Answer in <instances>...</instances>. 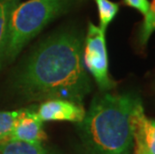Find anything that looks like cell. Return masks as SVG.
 Masks as SVG:
<instances>
[{"label":"cell","instance_id":"cell-7","mask_svg":"<svg viewBox=\"0 0 155 154\" xmlns=\"http://www.w3.org/2000/svg\"><path fill=\"white\" fill-rule=\"evenodd\" d=\"M42 121H69L81 123L85 117L82 104L65 99H49L43 101L37 109Z\"/></svg>","mask_w":155,"mask_h":154},{"label":"cell","instance_id":"cell-4","mask_svg":"<svg viewBox=\"0 0 155 154\" xmlns=\"http://www.w3.org/2000/svg\"><path fill=\"white\" fill-rule=\"evenodd\" d=\"M83 58L87 69L102 91L110 90L116 83L112 80L108 70V55L105 31L89 22L85 38Z\"/></svg>","mask_w":155,"mask_h":154},{"label":"cell","instance_id":"cell-2","mask_svg":"<svg viewBox=\"0 0 155 154\" xmlns=\"http://www.w3.org/2000/svg\"><path fill=\"white\" fill-rule=\"evenodd\" d=\"M137 96L103 93L93 98L80 130L88 149L96 154H130V117Z\"/></svg>","mask_w":155,"mask_h":154},{"label":"cell","instance_id":"cell-10","mask_svg":"<svg viewBox=\"0 0 155 154\" xmlns=\"http://www.w3.org/2000/svg\"><path fill=\"white\" fill-rule=\"evenodd\" d=\"M98 8L99 14V27L102 30H106L115 16L119 11V4L112 2L110 0H94Z\"/></svg>","mask_w":155,"mask_h":154},{"label":"cell","instance_id":"cell-12","mask_svg":"<svg viewBox=\"0 0 155 154\" xmlns=\"http://www.w3.org/2000/svg\"><path fill=\"white\" fill-rule=\"evenodd\" d=\"M155 31V14L148 10L144 15V20L141 24L138 33V43L141 46H145L149 40L151 34Z\"/></svg>","mask_w":155,"mask_h":154},{"label":"cell","instance_id":"cell-11","mask_svg":"<svg viewBox=\"0 0 155 154\" xmlns=\"http://www.w3.org/2000/svg\"><path fill=\"white\" fill-rule=\"evenodd\" d=\"M21 109L15 111H0V144L10 139L11 132Z\"/></svg>","mask_w":155,"mask_h":154},{"label":"cell","instance_id":"cell-13","mask_svg":"<svg viewBox=\"0 0 155 154\" xmlns=\"http://www.w3.org/2000/svg\"><path fill=\"white\" fill-rule=\"evenodd\" d=\"M125 5L136 9L140 13L145 15L149 10V2L148 0H123Z\"/></svg>","mask_w":155,"mask_h":154},{"label":"cell","instance_id":"cell-6","mask_svg":"<svg viewBox=\"0 0 155 154\" xmlns=\"http://www.w3.org/2000/svg\"><path fill=\"white\" fill-rule=\"evenodd\" d=\"M42 124L43 121L40 119L34 106L23 108L13 127L9 140L41 143L47 139Z\"/></svg>","mask_w":155,"mask_h":154},{"label":"cell","instance_id":"cell-5","mask_svg":"<svg viewBox=\"0 0 155 154\" xmlns=\"http://www.w3.org/2000/svg\"><path fill=\"white\" fill-rule=\"evenodd\" d=\"M134 154H155V119L145 115L142 101L137 96L130 117Z\"/></svg>","mask_w":155,"mask_h":154},{"label":"cell","instance_id":"cell-15","mask_svg":"<svg viewBox=\"0 0 155 154\" xmlns=\"http://www.w3.org/2000/svg\"><path fill=\"white\" fill-rule=\"evenodd\" d=\"M82 154H96V153H94L93 151H91L90 149H88V148H87V150H86V151H84V152L82 153Z\"/></svg>","mask_w":155,"mask_h":154},{"label":"cell","instance_id":"cell-14","mask_svg":"<svg viewBox=\"0 0 155 154\" xmlns=\"http://www.w3.org/2000/svg\"><path fill=\"white\" fill-rule=\"evenodd\" d=\"M149 11L155 14V0H152L151 4H149Z\"/></svg>","mask_w":155,"mask_h":154},{"label":"cell","instance_id":"cell-16","mask_svg":"<svg viewBox=\"0 0 155 154\" xmlns=\"http://www.w3.org/2000/svg\"><path fill=\"white\" fill-rule=\"evenodd\" d=\"M14 1H18V0H14Z\"/></svg>","mask_w":155,"mask_h":154},{"label":"cell","instance_id":"cell-8","mask_svg":"<svg viewBox=\"0 0 155 154\" xmlns=\"http://www.w3.org/2000/svg\"><path fill=\"white\" fill-rule=\"evenodd\" d=\"M0 154H51L41 143L9 140L0 144Z\"/></svg>","mask_w":155,"mask_h":154},{"label":"cell","instance_id":"cell-3","mask_svg":"<svg viewBox=\"0 0 155 154\" xmlns=\"http://www.w3.org/2000/svg\"><path fill=\"white\" fill-rule=\"evenodd\" d=\"M74 0H28L13 6L9 15L5 58L12 60L52 20L65 13Z\"/></svg>","mask_w":155,"mask_h":154},{"label":"cell","instance_id":"cell-9","mask_svg":"<svg viewBox=\"0 0 155 154\" xmlns=\"http://www.w3.org/2000/svg\"><path fill=\"white\" fill-rule=\"evenodd\" d=\"M14 0H0V64L5 58V49L7 44L9 15L13 6L16 4Z\"/></svg>","mask_w":155,"mask_h":154},{"label":"cell","instance_id":"cell-1","mask_svg":"<svg viewBox=\"0 0 155 154\" xmlns=\"http://www.w3.org/2000/svg\"><path fill=\"white\" fill-rule=\"evenodd\" d=\"M16 86L29 100L65 99L82 104L91 83L82 60L80 35L63 30L45 39L18 73Z\"/></svg>","mask_w":155,"mask_h":154}]
</instances>
